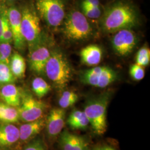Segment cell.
Segmentation results:
<instances>
[{
  "label": "cell",
  "instance_id": "obj_1",
  "mask_svg": "<svg viewBox=\"0 0 150 150\" xmlns=\"http://www.w3.org/2000/svg\"><path fill=\"white\" fill-rule=\"evenodd\" d=\"M139 20L135 6L127 1L119 0L106 8L101 18V26L105 31L115 33L136 26Z\"/></svg>",
  "mask_w": 150,
  "mask_h": 150
},
{
  "label": "cell",
  "instance_id": "obj_2",
  "mask_svg": "<svg viewBox=\"0 0 150 150\" xmlns=\"http://www.w3.org/2000/svg\"><path fill=\"white\" fill-rule=\"evenodd\" d=\"M111 93L107 91L92 97L86 102L83 111L95 134L101 136L107 130V110Z\"/></svg>",
  "mask_w": 150,
  "mask_h": 150
},
{
  "label": "cell",
  "instance_id": "obj_3",
  "mask_svg": "<svg viewBox=\"0 0 150 150\" xmlns=\"http://www.w3.org/2000/svg\"><path fill=\"white\" fill-rule=\"evenodd\" d=\"M45 72L59 89H63L67 85L72 76L69 61L64 54L59 51L51 54L46 64Z\"/></svg>",
  "mask_w": 150,
  "mask_h": 150
},
{
  "label": "cell",
  "instance_id": "obj_4",
  "mask_svg": "<svg viewBox=\"0 0 150 150\" xmlns=\"http://www.w3.org/2000/svg\"><path fill=\"white\" fill-rule=\"evenodd\" d=\"M21 12V32L31 50L40 45L41 30L40 21L33 6H25Z\"/></svg>",
  "mask_w": 150,
  "mask_h": 150
},
{
  "label": "cell",
  "instance_id": "obj_5",
  "mask_svg": "<svg viewBox=\"0 0 150 150\" xmlns=\"http://www.w3.org/2000/svg\"><path fill=\"white\" fill-rule=\"evenodd\" d=\"M64 31L68 39L79 41L88 38L92 29L87 17L82 12L74 10L70 11L66 17Z\"/></svg>",
  "mask_w": 150,
  "mask_h": 150
},
{
  "label": "cell",
  "instance_id": "obj_6",
  "mask_svg": "<svg viewBox=\"0 0 150 150\" xmlns=\"http://www.w3.org/2000/svg\"><path fill=\"white\" fill-rule=\"evenodd\" d=\"M35 7L38 15L52 27L60 25L66 16L64 0H35Z\"/></svg>",
  "mask_w": 150,
  "mask_h": 150
},
{
  "label": "cell",
  "instance_id": "obj_7",
  "mask_svg": "<svg viewBox=\"0 0 150 150\" xmlns=\"http://www.w3.org/2000/svg\"><path fill=\"white\" fill-rule=\"evenodd\" d=\"M117 79V74L107 66H97L83 72L81 81L87 85L97 88H105Z\"/></svg>",
  "mask_w": 150,
  "mask_h": 150
},
{
  "label": "cell",
  "instance_id": "obj_8",
  "mask_svg": "<svg viewBox=\"0 0 150 150\" xmlns=\"http://www.w3.org/2000/svg\"><path fill=\"white\" fill-rule=\"evenodd\" d=\"M19 118L24 122H28L41 118L46 108V105L29 95L21 98L18 107Z\"/></svg>",
  "mask_w": 150,
  "mask_h": 150
},
{
  "label": "cell",
  "instance_id": "obj_9",
  "mask_svg": "<svg viewBox=\"0 0 150 150\" xmlns=\"http://www.w3.org/2000/svg\"><path fill=\"white\" fill-rule=\"evenodd\" d=\"M115 33L112 40L113 48L119 56H127L132 52L136 45V36L129 29L122 30Z\"/></svg>",
  "mask_w": 150,
  "mask_h": 150
},
{
  "label": "cell",
  "instance_id": "obj_10",
  "mask_svg": "<svg viewBox=\"0 0 150 150\" xmlns=\"http://www.w3.org/2000/svg\"><path fill=\"white\" fill-rule=\"evenodd\" d=\"M59 147L61 150H91L86 137L64 130L59 134Z\"/></svg>",
  "mask_w": 150,
  "mask_h": 150
},
{
  "label": "cell",
  "instance_id": "obj_11",
  "mask_svg": "<svg viewBox=\"0 0 150 150\" xmlns=\"http://www.w3.org/2000/svg\"><path fill=\"white\" fill-rule=\"evenodd\" d=\"M66 120V111L61 108H54L46 119L45 127L48 136L54 138L61 134L64 129Z\"/></svg>",
  "mask_w": 150,
  "mask_h": 150
},
{
  "label": "cell",
  "instance_id": "obj_12",
  "mask_svg": "<svg viewBox=\"0 0 150 150\" xmlns=\"http://www.w3.org/2000/svg\"><path fill=\"white\" fill-rule=\"evenodd\" d=\"M7 14L15 46L18 49H21L25 44L21 32V12L16 7L12 6L7 10Z\"/></svg>",
  "mask_w": 150,
  "mask_h": 150
},
{
  "label": "cell",
  "instance_id": "obj_13",
  "mask_svg": "<svg viewBox=\"0 0 150 150\" xmlns=\"http://www.w3.org/2000/svg\"><path fill=\"white\" fill-rule=\"evenodd\" d=\"M50 54L48 48L40 45L33 48L29 59L31 69L38 74H43Z\"/></svg>",
  "mask_w": 150,
  "mask_h": 150
},
{
  "label": "cell",
  "instance_id": "obj_14",
  "mask_svg": "<svg viewBox=\"0 0 150 150\" xmlns=\"http://www.w3.org/2000/svg\"><path fill=\"white\" fill-rule=\"evenodd\" d=\"M46 120L40 118L35 121L25 122L21 125L19 129V140L25 142L33 139L44 129Z\"/></svg>",
  "mask_w": 150,
  "mask_h": 150
},
{
  "label": "cell",
  "instance_id": "obj_15",
  "mask_svg": "<svg viewBox=\"0 0 150 150\" xmlns=\"http://www.w3.org/2000/svg\"><path fill=\"white\" fill-rule=\"evenodd\" d=\"M19 138V129L14 125L5 123L0 126V148L15 144Z\"/></svg>",
  "mask_w": 150,
  "mask_h": 150
},
{
  "label": "cell",
  "instance_id": "obj_16",
  "mask_svg": "<svg viewBox=\"0 0 150 150\" xmlns=\"http://www.w3.org/2000/svg\"><path fill=\"white\" fill-rule=\"evenodd\" d=\"M102 56V49L96 45H88L82 48L80 51L81 61L88 66L98 64L101 61Z\"/></svg>",
  "mask_w": 150,
  "mask_h": 150
},
{
  "label": "cell",
  "instance_id": "obj_17",
  "mask_svg": "<svg viewBox=\"0 0 150 150\" xmlns=\"http://www.w3.org/2000/svg\"><path fill=\"white\" fill-rule=\"evenodd\" d=\"M0 95L5 103L11 106L19 107L21 104V93L17 87L14 84L5 85L1 90Z\"/></svg>",
  "mask_w": 150,
  "mask_h": 150
},
{
  "label": "cell",
  "instance_id": "obj_18",
  "mask_svg": "<svg viewBox=\"0 0 150 150\" xmlns=\"http://www.w3.org/2000/svg\"><path fill=\"white\" fill-rule=\"evenodd\" d=\"M66 122L72 129H86L90 125L85 113L79 110H75L71 112Z\"/></svg>",
  "mask_w": 150,
  "mask_h": 150
},
{
  "label": "cell",
  "instance_id": "obj_19",
  "mask_svg": "<svg viewBox=\"0 0 150 150\" xmlns=\"http://www.w3.org/2000/svg\"><path fill=\"white\" fill-rule=\"evenodd\" d=\"M10 68L12 74L16 78H22L26 72L25 59L18 53L13 54L10 61Z\"/></svg>",
  "mask_w": 150,
  "mask_h": 150
},
{
  "label": "cell",
  "instance_id": "obj_20",
  "mask_svg": "<svg viewBox=\"0 0 150 150\" xmlns=\"http://www.w3.org/2000/svg\"><path fill=\"white\" fill-rule=\"evenodd\" d=\"M19 120L18 113L16 107L0 102V121L6 123H16Z\"/></svg>",
  "mask_w": 150,
  "mask_h": 150
},
{
  "label": "cell",
  "instance_id": "obj_21",
  "mask_svg": "<svg viewBox=\"0 0 150 150\" xmlns=\"http://www.w3.org/2000/svg\"><path fill=\"white\" fill-rule=\"evenodd\" d=\"M32 88L33 92L40 98L46 96L51 90V86L41 77H36L32 81Z\"/></svg>",
  "mask_w": 150,
  "mask_h": 150
},
{
  "label": "cell",
  "instance_id": "obj_22",
  "mask_svg": "<svg viewBox=\"0 0 150 150\" xmlns=\"http://www.w3.org/2000/svg\"><path fill=\"white\" fill-rule=\"evenodd\" d=\"M79 96L76 93L72 91H65L62 92L59 100V107L66 109L72 106L77 102Z\"/></svg>",
  "mask_w": 150,
  "mask_h": 150
},
{
  "label": "cell",
  "instance_id": "obj_23",
  "mask_svg": "<svg viewBox=\"0 0 150 150\" xmlns=\"http://www.w3.org/2000/svg\"><path fill=\"white\" fill-rule=\"evenodd\" d=\"M2 34L1 42L11 43L13 41L12 33L11 31V27L8 21L7 10H2Z\"/></svg>",
  "mask_w": 150,
  "mask_h": 150
},
{
  "label": "cell",
  "instance_id": "obj_24",
  "mask_svg": "<svg viewBox=\"0 0 150 150\" xmlns=\"http://www.w3.org/2000/svg\"><path fill=\"white\" fill-rule=\"evenodd\" d=\"M16 77L12 74L10 66L0 62V85L12 83L16 80Z\"/></svg>",
  "mask_w": 150,
  "mask_h": 150
},
{
  "label": "cell",
  "instance_id": "obj_25",
  "mask_svg": "<svg viewBox=\"0 0 150 150\" xmlns=\"http://www.w3.org/2000/svg\"><path fill=\"white\" fill-rule=\"evenodd\" d=\"M136 64L142 67H145L150 64V49L145 47L140 48L136 54Z\"/></svg>",
  "mask_w": 150,
  "mask_h": 150
},
{
  "label": "cell",
  "instance_id": "obj_26",
  "mask_svg": "<svg viewBox=\"0 0 150 150\" xmlns=\"http://www.w3.org/2000/svg\"><path fill=\"white\" fill-rule=\"evenodd\" d=\"M11 51L12 48L10 43L1 42L0 43V62L9 65Z\"/></svg>",
  "mask_w": 150,
  "mask_h": 150
},
{
  "label": "cell",
  "instance_id": "obj_27",
  "mask_svg": "<svg viewBox=\"0 0 150 150\" xmlns=\"http://www.w3.org/2000/svg\"><path fill=\"white\" fill-rule=\"evenodd\" d=\"M82 13L87 18H97L101 15V11L100 7H93L81 4Z\"/></svg>",
  "mask_w": 150,
  "mask_h": 150
},
{
  "label": "cell",
  "instance_id": "obj_28",
  "mask_svg": "<svg viewBox=\"0 0 150 150\" xmlns=\"http://www.w3.org/2000/svg\"><path fill=\"white\" fill-rule=\"evenodd\" d=\"M129 75L134 80L137 81L142 80L144 78L145 75L144 67L137 64L131 65L129 69Z\"/></svg>",
  "mask_w": 150,
  "mask_h": 150
},
{
  "label": "cell",
  "instance_id": "obj_29",
  "mask_svg": "<svg viewBox=\"0 0 150 150\" xmlns=\"http://www.w3.org/2000/svg\"><path fill=\"white\" fill-rule=\"evenodd\" d=\"M23 150H48L42 139H32L30 141Z\"/></svg>",
  "mask_w": 150,
  "mask_h": 150
},
{
  "label": "cell",
  "instance_id": "obj_30",
  "mask_svg": "<svg viewBox=\"0 0 150 150\" xmlns=\"http://www.w3.org/2000/svg\"><path fill=\"white\" fill-rule=\"evenodd\" d=\"M91 150H117L111 145L107 144H98L95 145L91 149Z\"/></svg>",
  "mask_w": 150,
  "mask_h": 150
},
{
  "label": "cell",
  "instance_id": "obj_31",
  "mask_svg": "<svg viewBox=\"0 0 150 150\" xmlns=\"http://www.w3.org/2000/svg\"><path fill=\"white\" fill-rule=\"evenodd\" d=\"M81 4L90 6L100 7V3L99 0H83Z\"/></svg>",
  "mask_w": 150,
  "mask_h": 150
},
{
  "label": "cell",
  "instance_id": "obj_32",
  "mask_svg": "<svg viewBox=\"0 0 150 150\" xmlns=\"http://www.w3.org/2000/svg\"><path fill=\"white\" fill-rule=\"evenodd\" d=\"M2 34V11H1L0 13V42L1 41Z\"/></svg>",
  "mask_w": 150,
  "mask_h": 150
},
{
  "label": "cell",
  "instance_id": "obj_33",
  "mask_svg": "<svg viewBox=\"0 0 150 150\" xmlns=\"http://www.w3.org/2000/svg\"><path fill=\"white\" fill-rule=\"evenodd\" d=\"M7 1H9V2H13V1H16V0H7Z\"/></svg>",
  "mask_w": 150,
  "mask_h": 150
},
{
  "label": "cell",
  "instance_id": "obj_34",
  "mask_svg": "<svg viewBox=\"0 0 150 150\" xmlns=\"http://www.w3.org/2000/svg\"><path fill=\"white\" fill-rule=\"evenodd\" d=\"M1 10H0V13H1Z\"/></svg>",
  "mask_w": 150,
  "mask_h": 150
}]
</instances>
